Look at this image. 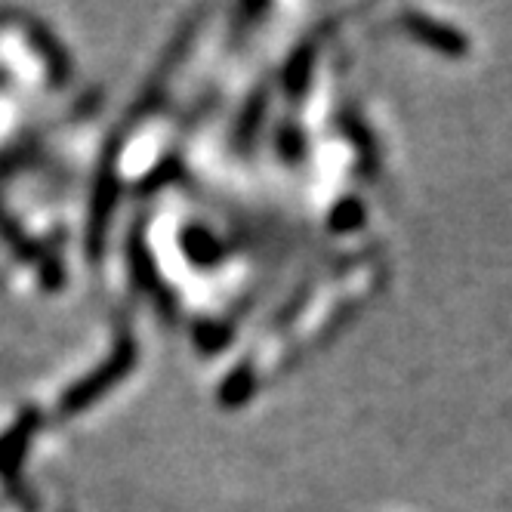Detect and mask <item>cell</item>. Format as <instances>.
I'll return each instance as SVG.
<instances>
[{"label":"cell","instance_id":"1","mask_svg":"<svg viewBox=\"0 0 512 512\" xmlns=\"http://www.w3.org/2000/svg\"><path fill=\"white\" fill-rule=\"evenodd\" d=\"M34 426H38L34 414H25V417H19V423L13 429H7L4 435H0V475L13 479V475L19 472L22 457H25V445H28Z\"/></svg>","mask_w":512,"mask_h":512}]
</instances>
